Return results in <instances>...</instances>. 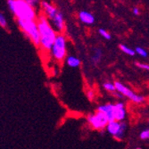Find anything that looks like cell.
Masks as SVG:
<instances>
[{"instance_id":"obj_1","label":"cell","mask_w":149,"mask_h":149,"mask_svg":"<svg viewBox=\"0 0 149 149\" xmlns=\"http://www.w3.org/2000/svg\"><path fill=\"white\" fill-rule=\"evenodd\" d=\"M40 35V47L44 51H51L52 47L57 37L56 31L49 23L45 15H40L37 20Z\"/></svg>"},{"instance_id":"obj_2","label":"cell","mask_w":149,"mask_h":149,"mask_svg":"<svg viewBox=\"0 0 149 149\" xmlns=\"http://www.w3.org/2000/svg\"><path fill=\"white\" fill-rule=\"evenodd\" d=\"M8 7L17 20L37 21V13L27 0H8Z\"/></svg>"},{"instance_id":"obj_3","label":"cell","mask_w":149,"mask_h":149,"mask_svg":"<svg viewBox=\"0 0 149 149\" xmlns=\"http://www.w3.org/2000/svg\"><path fill=\"white\" fill-rule=\"evenodd\" d=\"M19 28L28 37L32 43L37 47H40V35L37 21H27V20H17Z\"/></svg>"},{"instance_id":"obj_4","label":"cell","mask_w":149,"mask_h":149,"mask_svg":"<svg viewBox=\"0 0 149 149\" xmlns=\"http://www.w3.org/2000/svg\"><path fill=\"white\" fill-rule=\"evenodd\" d=\"M66 38L63 34H58L54 43L51 54L56 61H63L66 56Z\"/></svg>"},{"instance_id":"obj_5","label":"cell","mask_w":149,"mask_h":149,"mask_svg":"<svg viewBox=\"0 0 149 149\" xmlns=\"http://www.w3.org/2000/svg\"><path fill=\"white\" fill-rule=\"evenodd\" d=\"M106 130L115 139L123 140L127 130V123L125 121H109L106 126Z\"/></svg>"},{"instance_id":"obj_6","label":"cell","mask_w":149,"mask_h":149,"mask_svg":"<svg viewBox=\"0 0 149 149\" xmlns=\"http://www.w3.org/2000/svg\"><path fill=\"white\" fill-rule=\"evenodd\" d=\"M87 120L93 129L97 130H103L106 129V126L108 123H109L107 117L103 113H100L97 111L95 113L88 115Z\"/></svg>"},{"instance_id":"obj_7","label":"cell","mask_w":149,"mask_h":149,"mask_svg":"<svg viewBox=\"0 0 149 149\" xmlns=\"http://www.w3.org/2000/svg\"><path fill=\"white\" fill-rule=\"evenodd\" d=\"M114 84L116 87V91L123 95V97H126L130 101H132L134 103H137V104H140V103L144 102V100H145L144 97L134 93L131 89H130L129 88L124 86L123 83L119 82V81H116V82H114Z\"/></svg>"},{"instance_id":"obj_8","label":"cell","mask_w":149,"mask_h":149,"mask_svg":"<svg viewBox=\"0 0 149 149\" xmlns=\"http://www.w3.org/2000/svg\"><path fill=\"white\" fill-rule=\"evenodd\" d=\"M97 111L103 113L107 117V119L109 121L115 120H114V104L107 103V104H101L97 107Z\"/></svg>"},{"instance_id":"obj_9","label":"cell","mask_w":149,"mask_h":149,"mask_svg":"<svg viewBox=\"0 0 149 149\" xmlns=\"http://www.w3.org/2000/svg\"><path fill=\"white\" fill-rule=\"evenodd\" d=\"M41 7L43 8L44 15L47 16V19H49L51 21L54 20V18H55L57 12L59 11L56 6H54L53 5H51L50 3L46 2V1L41 2Z\"/></svg>"},{"instance_id":"obj_10","label":"cell","mask_w":149,"mask_h":149,"mask_svg":"<svg viewBox=\"0 0 149 149\" xmlns=\"http://www.w3.org/2000/svg\"><path fill=\"white\" fill-rule=\"evenodd\" d=\"M127 113L125 105L123 103L114 104V120L117 121H124Z\"/></svg>"},{"instance_id":"obj_11","label":"cell","mask_w":149,"mask_h":149,"mask_svg":"<svg viewBox=\"0 0 149 149\" xmlns=\"http://www.w3.org/2000/svg\"><path fill=\"white\" fill-rule=\"evenodd\" d=\"M54 23V26L56 27V29L59 31L62 32L64 30V19H63V15L61 11H58L56 17L54 18L52 21Z\"/></svg>"},{"instance_id":"obj_12","label":"cell","mask_w":149,"mask_h":149,"mask_svg":"<svg viewBox=\"0 0 149 149\" xmlns=\"http://www.w3.org/2000/svg\"><path fill=\"white\" fill-rule=\"evenodd\" d=\"M79 18L81 22L88 24V25H91L95 22L94 15L88 11H80L79 13Z\"/></svg>"},{"instance_id":"obj_13","label":"cell","mask_w":149,"mask_h":149,"mask_svg":"<svg viewBox=\"0 0 149 149\" xmlns=\"http://www.w3.org/2000/svg\"><path fill=\"white\" fill-rule=\"evenodd\" d=\"M66 63L68 64V66L72 67V68H77V67H79L80 64V60L75 56H70L67 57Z\"/></svg>"},{"instance_id":"obj_14","label":"cell","mask_w":149,"mask_h":149,"mask_svg":"<svg viewBox=\"0 0 149 149\" xmlns=\"http://www.w3.org/2000/svg\"><path fill=\"white\" fill-rule=\"evenodd\" d=\"M102 50L100 48H97L94 52V55L92 56V58H91V62L94 63V64H97L100 63L101 61V58H102Z\"/></svg>"},{"instance_id":"obj_15","label":"cell","mask_w":149,"mask_h":149,"mask_svg":"<svg viewBox=\"0 0 149 149\" xmlns=\"http://www.w3.org/2000/svg\"><path fill=\"white\" fill-rule=\"evenodd\" d=\"M120 48L124 54H126V55H128V56H135V54H136L135 50H133L132 48H130V47H127L125 45H123V44L120 45Z\"/></svg>"},{"instance_id":"obj_16","label":"cell","mask_w":149,"mask_h":149,"mask_svg":"<svg viewBox=\"0 0 149 149\" xmlns=\"http://www.w3.org/2000/svg\"><path fill=\"white\" fill-rule=\"evenodd\" d=\"M104 86V88L106 90V91H109V92H116V87H115V84L113 83V82H109V81H107V82H104L103 84Z\"/></svg>"},{"instance_id":"obj_17","label":"cell","mask_w":149,"mask_h":149,"mask_svg":"<svg viewBox=\"0 0 149 149\" xmlns=\"http://www.w3.org/2000/svg\"><path fill=\"white\" fill-rule=\"evenodd\" d=\"M135 52H136V54H138L139 56H140L142 57H146L147 56V52L144 48H142L140 47H136V49H135Z\"/></svg>"},{"instance_id":"obj_18","label":"cell","mask_w":149,"mask_h":149,"mask_svg":"<svg viewBox=\"0 0 149 149\" xmlns=\"http://www.w3.org/2000/svg\"><path fill=\"white\" fill-rule=\"evenodd\" d=\"M0 26L3 29H7V21L2 13H0Z\"/></svg>"},{"instance_id":"obj_19","label":"cell","mask_w":149,"mask_h":149,"mask_svg":"<svg viewBox=\"0 0 149 149\" xmlns=\"http://www.w3.org/2000/svg\"><path fill=\"white\" fill-rule=\"evenodd\" d=\"M139 138H140L142 140L149 139V129H146V130H142V131L140 132Z\"/></svg>"},{"instance_id":"obj_20","label":"cell","mask_w":149,"mask_h":149,"mask_svg":"<svg viewBox=\"0 0 149 149\" xmlns=\"http://www.w3.org/2000/svg\"><path fill=\"white\" fill-rule=\"evenodd\" d=\"M98 32H99V34L104 38H105V39H111V34L108 32V31H106L105 30H104V29H99V31H98Z\"/></svg>"},{"instance_id":"obj_21","label":"cell","mask_w":149,"mask_h":149,"mask_svg":"<svg viewBox=\"0 0 149 149\" xmlns=\"http://www.w3.org/2000/svg\"><path fill=\"white\" fill-rule=\"evenodd\" d=\"M136 65L139 67V68L142 69V70H146V71H149V64L146 63H136Z\"/></svg>"},{"instance_id":"obj_22","label":"cell","mask_w":149,"mask_h":149,"mask_svg":"<svg viewBox=\"0 0 149 149\" xmlns=\"http://www.w3.org/2000/svg\"><path fill=\"white\" fill-rule=\"evenodd\" d=\"M87 97L89 99V100H93L95 98V93L93 90H88L87 92Z\"/></svg>"},{"instance_id":"obj_23","label":"cell","mask_w":149,"mask_h":149,"mask_svg":"<svg viewBox=\"0 0 149 149\" xmlns=\"http://www.w3.org/2000/svg\"><path fill=\"white\" fill-rule=\"evenodd\" d=\"M27 1H28V3H29L33 8H35V6H36L35 5H37V4L38 3V1H35V0H27Z\"/></svg>"},{"instance_id":"obj_24","label":"cell","mask_w":149,"mask_h":149,"mask_svg":"<svg viewBox=\"0 0 149 149\" xmlns=\"http://www.w3.org/2000/svg\"><path fill=\"white\" fill-rule=\"evenodd\" d=\"M133 13L135 15H140V11L138 7H134L133 8Z\"/></svg>"},{"instance_id":"obj_25","label":"cell","mask_w":149,"mask_h":149,"mask_svg":"<svg viewBox=\"0 0 149 149\" xmlns=\"http://www.w3.org/2000/svg\"><path fill=\"white\" fill-rule=\"evenodd\" d=\"M147 123H148V125H149V120H148V121H147Z\"/></svg>"},{"instance_id":"obj_26","label":"cell","mask_w":149,"mask_h":149,"mask_svg":"<svg viewBox=\"0 0 149 149\" xmlns=\"http://www.w3.org/2000/svg\"><path fill=\"white\" fill-rule=\"evenodd\" d=\"M136 149H141V148H139V147H138V148H136Z\"/></svg>"}]
</instances>
